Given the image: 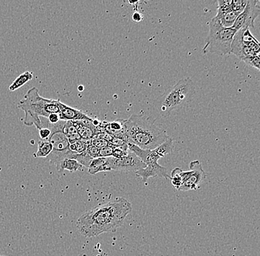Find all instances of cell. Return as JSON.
<instances>
[{
    "label": "cell",
    "instance_id": "f1b7e54d",
    "mask_svg": "<svg viewBox=\"0 0 260 256\" xmlns=\"http://www.w3.org/2000/svg\"><path fill=\"white\" fill-rule=\"evenodd\" d=\"M87 153L92 159L99 157V149L94 145L93 144H89L87 149Z\"/></svg>",
    "mask_w": 260,
    "mask_h": 256
},
{
    "label": "cell",
    "instance_id": "7c38bea8",
    "mask_svg": "<svg viewBox=\"0 0 260 256\" xmlns=\"http://www.w3.org/2000/svg\"><path fill=\"white\" fill-rule=\"evenodd\" d=\"M173 150V139L170 137V139H168L161 145L157 147V148L153 149V150H149L147 156H146L144 163H145V165L149 164V163H157L160 158L172 154Z\"/></svg>",
    "mask_w": 260,
    "mask_h": 256
},
{
    "label": "cell",
    "instance_id": "9c48e42d",
    "mask_svg": "<svg viewBox=\"0 0 260 256\" xmlns=\"http://www.w3.org/2000/svg\"><path fill=\"white\" fill-rule=\"evenodd\" d=\"M108 164L112 171H138L141 168H145V163H143L136 155L128 152L126 157L122 158H114L113 157H107Z\"/></svg>",
    "mask_w": 260,
    "mask_h": 256
},
{
    "label": "cell",
    "instance_id": "f546056e",
    "mask_svg": "<svg viewBox=\"0 0 260 256\" xmlns=\"http://www.w3.org/2000/svg\"><path fill=\"white\" fill-rule=\"evenodd\" d=\"M48 120L50 124H56L60 121L59 116L58 113H52L48 116Z\"/></svg>",
    "mask_w": 260,
    "mask_h": 256
},
{
    "label": "cell",
    "instance_id": "2e32d148",
    "mask_svg": "<svg viewBox=\"0 0 260 256\" xmlns=\"http://www.w3.org/2000/svg\"><path fill=\"white\" fill-rule=\"evenodd\" d=\"M82 168V165L74 159L65 158L61 163L56 167L58 172H61L64 170L73 173L79 171Z\"/></svg>",
    "mask_w": 260,
    "mask_h": 256
},
{
    "label": "cell",
    "instance_id": "8992f818",
    "mask_svg": "<svg viewBox=\"0 0 260 256\" xmlns=\"http://www.w3.org/2000/svg\"><path fill=\"white\" fill-rule=\"evenodd\" d=\"M66 121L60 120L56 124H50V134L48 141L53 145V150L48 157L49 163L51 165L58 166L65 158H71L73 154L70 149V142L65 135L64 129Z\"/></svg>",
    "mask_w": 260,
    "mask_h": 256
},
{
    "label": "cell",
    "instance_id": "603a6c76",
    "mask_svg": "<svg viewBox=\"0 0 260 256\" xmlns=\"http://www.w3.org/2000/svg\"><path fill=\"white\" fill-rule=\"evenodd\" d=\"M71 159H74V160H77L79 163L82 166H86L88 168L89 164H90L91 161H92V158L89 156V154L87 153V151L82 152V153L77 154L76 152H73Z\"/></svg>",
    "mask_w": 260,
    "mask_h": 256
},
{
    "label": "cell",
    "instance_id": "7402d4cb",
    "mask_svg": "<svg viewBox=\"0 0 260 256\" xmlns=\"http://www.w3.org/2000/svg\"><path fill=\"white\" fill-rule=\"evenodd\" d=\"M182 171L183 170L180 169V168H175V169L172 170L171 176H170L172 186L175 188V189L178 191L180 188L181 187L182 185H183V180H182L181 177Z\"/></svg>",
    "mask_w": 260,
    "mask_h": 256
},
{
    "label": "cell",
    "instance_id": "d6986e66",
    "mask_svg": "<svg viewBox=\"0 0 260 256\" xmlns=\"http://www.w3.org/2000/svg\"><path fill=\"white\" fill-rule=\"evenodd\" d=\"M240 14H241V12L235 11V10H229L222 17L219 18V22H220L222 27H225V28H231V27H233L236 19H237Z\"/></svg>",
    "mask_w": 260,
    "mask_h": 256
},
{
    "label": "cell",
    "instance_id": "3957f363",
    "mask_svg": "<svg viewBox=\"0 0 260 256\" xmlns=\"http://www.w3.org/2000/svg\"><path fill=\"white\" fill-rule=\"evenodd\" d=\"M18 108L24 111V124L27 126H35L38 130L41 129L40 117L48 118L52 113L58 114L60 112L58 100L43 98L37 87L27 91L18 104Z\"/></svg>",
    "mask_w": 260,
    "mask_h": 256
},
{
    "label": "cell",
    "instance_id": "e0dca14e",
    "mask_svg": "<svg viewBox=\"0 0 260 256\" xmlns=\"http://www.w3.org/2000/svg\"><path fill=\"white\" fill-rule=\"evenodd\" d=\"M74 126H76L77 132L80 136L81 140L85 141H90L93 138L94 136L97 134L95 131L90 129L88 126L81 124L80 121H72Z\"/></svg>",
    "mask_w": 260,
    "mask_h": 256
},
{
    "label": "cell",
    "instance_id": "277c9868",
    "mask_svg": "<svg viewBox=\"0 0 260 256\" xmlns=\"http://www.w3.org/2000/svg\"><path fill=\"white\" fill-rule=\"evenodd\" d=\"M195 92L194 84L191 79L184 78L167 89L154 102V106L160 116L167 118L172 112L180 109L189 103Z\"/></svg>",
    "mask_w": 260,
    "mask_h": 256
},
{
    "label": "cell",
    "instance_id": "ac0fdd59",
    "mask_svg": "<svg viewBox=\"0 0 260 256\" xmlns=\"http://www.w3.org/2000/svg\"><path fill=\"white\" fill-rule=\"evenodd\" d=\"M32 79H34V74L31 72H29V71H25L23 74L18 76L11 84L9 87L10 91L14 92L19 90L20 87L31 81Z\"/></svg>",
    "mask_w": 260,
    "mask_h": 256
},
{
    "label": "cell",
    "instance_id": "4fadbf2b",
    "mask_svg": "<svg viewBox=\"0 0 260 256\" xmlns=\"http://www.w3.org/2000/svg\"><path fill=\"white\" fill-rule=\"evenodd\" d=\"M58 105L60 111L59 113H58V116H59L61 121H82V120L90 118V117L87 116L84 112L64 104L62 102H61L60 99H58Z\"/></svg>",
    "mask_w": 260,
    "mask_h": 256
},
{
    "label": "cell",
    "instance_id": "1f68e13d",
    "mask_svg": "<svg viewBox=\"0 0 260 256\" xmlns=\"http://www.w3.org/2000/svg\"><path fill=\"white\" fill-rule=\"evenodd\" d=\"M78 90H79V91H84V87H83L82 85L79 86V87H78Z\"/></svg>",
    "mask_w": 260,
    "mask_h": 256
},
{
    "label": "cell",
    "instance_id": "ffe728a7",
    "mask_svg": "<svg viewBox=\"0 0 260 256\" xmlns=\"http://www.w3.org/2000/svg\"><path fill=\"white\" fill-rule=\"evenodd\" d=\"M65 135L68 137L70 143L81 140L80 136L77 132L76 126H74L72 121H66L64 129H63Z\"/></svg>",
    "mask_w": 260,
    "mask_h": 256
},
{
    "label": "cell",
    "instance_id": "4dcf8cb0",
    "mask_svg": "<svg viewBox=\"0 0 260 256\" xmlns=\"http://www.w3.org/2000/svg\"><path fill=\"white\" fill-rule=\"evenodd\" d=\"M144 19L142 14L141 13L138 12V11H136L133 15V20L136 22H140Z\"/></svg>",
    "mask_w": 260,
    "mask_h": 256
},
{
    "label": "cell",
    "instance_id": "d4e9b609",
    "mask_svg": "<svg viewBox=\"0 0 260 256\" xmlns=\"http://www.w3.org/2000/svg\"><path fill=\"white\" fill-rule=\"evenodd\" d=\"M92 142H89V141L79 140L73 142V143H70V149L72 152H76L77 154L82 153V152L87 151V147Z\"/></svg>",
    "mask_w": 260,
    "mask_h": 256
},
{
    "label": "cell",
    "instance_id": "ba28073f",
    "mask_svg": "<svg viewBox=\"0 0 260 256\" xmlns=\"http://www.w3.org/2000/svg\"><path fill=\"white\" fill-rule=\"evenodd\" d=\"M260 14L259 0H248L243 12L236 19L232 28L236 30L241 28L254 27V21Z\"/></svg>",
    "mask_w": 260,
    "mask_h": 256
},
{
    "label": "cell",
    "instance_id": "7a4b0ae2",
    "mask_svg": "<svg viewBox=\"0 0 260 256\" xmlns=\"http://www.w3.org/2000/svg\"><path fill=\"white\" fill-rule=\"evenodd\" d=\"M124 129L126 142L144 150H153L171 137L152 118L141 115H133L125 120Z\"/></svg>",
    "mask_w": 260,
    "mask_h": 256
},
{
    "label": "cell",
    "instance_id": "5b68a950",
    "mask_svg": "<svg viewBox=\"0 0 260 256\" xmlns=\"http://www.w3.org/2000/svg\"><path fill=\"white\" fill-rule=\"evenodd\" d=\"M208 25L209 32L203 49V53L210 52L221 56L230 54L232 41L237 30L232 27L225 28L222 27L219 19L216 17L211 19Z\"/></svg>",
    "mask_w": 260,
    "mask_h": 256
},
{
    "label": "cell",
    "instance_id": "4316f807",
    "mask_svg": "<svg viewBox=\"0 0 260 256\" xmlns=\"http://www.w3.org/2000/svg\"><path fill=\"white\" fill-rule=\"evenodd\" d=\"M247 4V0H232V9L239 12H243Z\"/></svg>",
    "mask_w": 260,
    "mask_h": 256
},
{
    "label": "cell",
    "instance_id": "9a60e30c",
    "mask_svg": "<svg viewBox=\"0 0 260 256\" xmlns=\"http://www.w3.org/2000/svg\"><path fill=\"white\" fill-rule=\"evenodd\" d=\"M242 37H243L244 44L249 49H251L253 53H256V55H259L260 46L259 42L252 35L249 28H246V27L243 28Z\"/></svg>",
    "mask_w": 260,
    "mask_h": 256
},
{
    "label": "cell",
    "instance_id": "484cf974",
    "mask_svg": "<svg viewBox=\"0 0 260 256\" xmlns=\"http://www.w3.org/2000/svg\"><path fill=\"white\" fill-rule=\"evenodd\" d=\"M244 62L247 64V65L252 66V67L256 68L257 70L260 69V57L259 55H256V56H252L250 57L245 58L243 60Z\"/></svg>",
    "mask_w": 260,
    "mask_h": 256
},
{
    "label": "cell",
    "instance_id": "8fae6325",
    "mask_svg": "<svg viewBox=\"0 0 260 256\" xmlns=\"http://www.w3.org/2000/svg\"><path fill=\"white\" fill-rule=\"evenodd\" d=\"M243 28L240 29L236 32L232 41V48H231L230 53L235 55L237 58L243 61L245 58L250 57L252 56H256V53H253L251 49L248 48L244 44L243 41Z\"/></svg>",
    "mask_w": 260,
    "mask_h": 256
},
{
    "label": "cell",
    "instance_id": "52a82bcc",
    "mask_svg": "<svg viewBox=\"0 0 260 256\" xmlns=\"http://www.w3.org/2000/svg\"><path fill=\"white\" fill-rule=\"evenodd\" d=\"M189 171H181L183 185L179 189L180 191L197 190L199 189L201 183L206 179V173L203 171L199 160L191 161L189 164Z\"/></svg>",
    "mask_w": 260,
    "mask_h": 256
},
{
    "label": "cell",
    "instance_id": "44dd1931",
    "mask_svg": "<svg viewBox=\"0 0 260 256\" xmlns=\"http://www.w3.org/2000/svg\"><path fill=\"white\" fill-rule=\"evenodd\" d=\"M53 150V145L48 140L39 141L38 142V149L37 152L34 154V157L37 158V157H48Z\"/></svg>",
    "mask_w": 260,
    "mask_h": 256
},
{
    "label": "cell",
    "instance_id": "30bf717a",
    "mask_svg": "<svg viewBox=\"0 0 260 256\" xmlns=\"http://www.w3.org/2000/svg\"><path fill=\"white\" fill-rule=\"evenodd\" d=\"M136 176L142 178L144 182L146 184L149 177L170 178L167 168L159 165L158 163H152L146 164L145 168H141L136 172Z\"/></svg>",
    "mask_w": 260,
    "mask_h": 256
},
{
    "label": "cell",
    "instance_id": "cb8c5ba5",
    "mask_svg": "<svg viewBox=\"0 0 260 256\" xmlns=\"http://www.w3.org/2000/svg\"><path fill=\"white\" fill-rule=\"evenodd\" d=\"M217 3H218V7H217V15L214 17L219 19L227 11L232 9V0H218Z\"/></svg>",
    "mask_w": 260,
    "mask_h": 256
},
{
    "label": "cell",
    "instance_id": "6da1fadb",
    "mask_svg": "<svg viewBox=\"0 0 260 256\" xmlns=\"http://www.w3.org/2000/svg\"><path fill=\"white\" fill-rule=\"evenodd\" d=\"M132 210V204L127 199L117 197L83 213L76 222V228L87 238L114 233L122 226Z\"/></svg>",
    "mask_w": 260,
    "mask_h": 256
},
{
    "label": "cell",
    "instance_id": "83f0119b",
    "mask_svg": "<svg viewBox=\"0 0 260 256\" xmlns=\"http://www.w3.org/2000/svg\"><path fill=\"white\" fill-rule=\"evenodd\" d=\"M113 147L107 145L103 148L99 149V157H109L113 155Z\"/></svg>",
    "mask_w": 260,
    "mask_h": 256
},
{
    "label": "cell",
    "instance_id": "d6a6232c",
    "mask_svg": "<svg viewBox=\"0 0 260 256\" xmlns=\"http://www.w3.org/2000/svg\"><path fill=\"white\" fill-rule=\"evenodd\" d=\"M0 256H5V255H0Z\"/></svg>",
    "mask_w": 260,
    "mask_h": 256
},
{
    "label": "cell",
    "instance_id": "5bb4252c",
    "mask_svg": "<svg viewBox=\"0 0 260 256\" xmlns=\"http://www.w3.org/2000/svg\"><path fill=\"white\" fill-rule=\"evenodd\" d=\"M108 164L107 157H97L92 159L88 166V172L90 174H96L103 171H111Z\"/></svg>",
    "mask_w": 260,
    "mask_h": 256
}]
</instances>
